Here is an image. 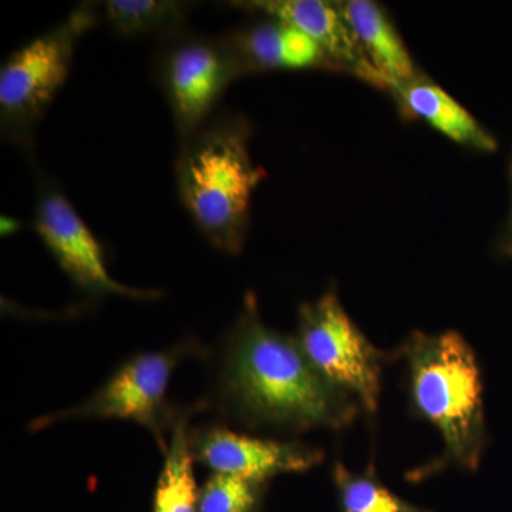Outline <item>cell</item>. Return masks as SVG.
Wrapping results in <instances>:
<instances>
[{
    "instance_id": "cell-18",
    "label": "cell",
    "mask_w": 512,
    "mask_h": 512,
    "mask_svg": "<svg viewBox=\"0 0 512 512\" xmlns=\"http://www.w3.org/2000/svg\"><path fill=\"white\" fill-rule=\"evenodd\" d=\"M504 249L507 254L512 255V212L510 227H508L507 237H505Z\"/></svg>"
},
{
    "instance_id": "cell-13",
    "label": "cell",
    "mask_w": 512,
    "mask_h": 512,
    "mask_svg": "<svg viewBox=\"0 0 512 512\" xmlns=\"http://www.w3.org/2000/svg\"><path fill=\"white\" fill-rule=\"evenodd\" d=\"M190 9L175 0H110L101 6V18L120 36L170 37L183 32Z\"/></svg>"
},
{
    "instance_id": "cell-12",
    "label": "cell",
    "mask_w": 512,
    "mask_h": 512,
    "mask_svg": "<svg viewBox=\"0 0 512 512\" xmlns=\"http://www.w3.org/2000/svg\"><path fill=\"white\" fill-rule=\"evenodd\" d=\"M338 6L367 59L382 77L386 90L419 76L403 37L379 3L348 0L339 2Z\"/></svg>"
},
{
    "instance_id": "cell-5",
    "label": "cell",
    "mask_w": 512,
    "mask_h": 512,
    "mask_svg": "<svg viewBox=\"0 0 512 512\" xmlns=\"http://www.w3.org/2000/svg\"><path fill=\"white\" fill-rule=\"evenodd\" d=\"M165 40L157 76L183 140L211 119L229 84L245 74L227 37L180 32Z\"/></svg>"
},
{
    "instance_id": "cell-17",
    "label": "cell",
    "mask_w": 512,
    "mask_h": 512,
    "mask_svg": "<svg viewBox=\"0 0 512 512\" xmlns=\"http://www.w3.org/2000/svg\"><path fill=\"white\" fill-rule=\"evenodd\" d=\"M0 225H2V235L15 234V232H18L20 228V222L18 220H13V218L5 217V215H3L2 224Z\"/></svg>"
},
{
    "instance_id": "cell-2",
    "label": "cell",
    "mask_w": 512,
    "mask_h": 512,
    "mask_svg": "<svg viewBox=\"0 0 512 512\" xmlns=\"http://www.w3.org/2000/svg\"><path fill=\"white\" fill-rule=\"evenodd\" d=\"M252 127L242 114L211 117L181 140L177 183L181 201L212 247L244 248L252 195L266 174L249 151Z\"/></svg>"
},
{
    "instance_id": "cell-11",
    "label": "cell",
    "mask_w": 512,
    "mask_h": 512,
    "mask_svg": "<svg viewBox=\"0 0 512 512\" xmlns=\"http://www.w3.org/2000/svg\"><path fill=\"white\" fill-rule=\"evenodd\" d=\"M409 119L424 121L437 133L460 146L478 151H494L497 141L473 114L461 106L439 84L417 76L389 90Z\"/></svg>"
},
{
    "instance_id": "cell-9",
    "label": "cell",
    "mask_w": 512,
    "mask_h": 512,
    "mask_svg": "<svg viewBox=\"0 0 512 512\" xmlns=\"http://www.w3.org/2000/svg\"><path fill=\"white\" fill-rule=\"evenodd\" d=\"M174 359L165 353L137 356L111 377L92 399L63 413L67 417H116L158 426Z\"/></svg>"
},
{
    "instance_id": "cell-8",
    "label": "cell",
    "mask_w": 512,
    "mask_h": 512,
    "mask_svg": "<svg viewBox=\"0 0 512 512\" xmlns=\"http://www.w3.org/2000/svg\"><path fill=\"white\" fill-rule=\"evenodd\" d=\"M232 8L258 13L291 25L311 37L335 64L338 72L386 90L380 74L367 59L355 33L343 18L338 2L323 0H249L232 2Z\"/></svg>"
},
{
    "instance_id": "cell-6",
    "label": "cell",
    "mask_w": 512,
    "mask_h": 512,
    "mask_svg": "<svg viewBox=\"0 0 512 512\" xmlns=\"http://www.w3.org/2000/svg\"><path fill=\"white\" fill-rule=\"evenodd\" d=\"M298 345L323 379L353 394L367 412H375L380 396L379 352L335 293H325L302 306Z\"/></svg>"
},
{
    "instance_id": "cell-3",
    "label": "cell",
    "mask_w": 512,
    "mask_h": 512,
    "mask_svg": "<svg viewBox=\"0 0 512 512\" xmlns=\"http://www.w3.org/2000/svg\"><path fill=\"white\" fill-rule=\"evenodd\" d=\"M404 355L417 412L439 430L450 461L473 470L485 446L483 384L473 350L456 332L414 333Z\"/></svg>"
},
{
    "instance_id": "cell-1",
    "label": "cell",
    "mask_w": 512,
    "mask_h": 512,
    "mask_svg": "<svg viewBox=\"0 0 512 512\" xmlns=\"http://www.w3.org/2000/svg\"><path fill=\"white\" fill-rule=\"evenodd\" d=\"M225 386L238 412L259 423L340 429L356 414L355 400L316 372L298 340L262 323L252 295L232 338Z\"/></svg>"
},
{
    "instance_id": "cell-4",
    "label": "cell",
    "mask_w": 512,
    "mask_h": 512,
    "mask_svg": "<svg viewBox=\"0 0 512 512\" xmlns=\"http://www.w3.org/2000/svg\"><path fill=\"white\" fill-rule=\"evenodd\" d=\"M100 6L84 3L62 23L13 52L0 70L3 136L30 147L33 131L69 77L74 49L101 18Z\"/></svg>"
},
{
    "instance_id": "cell-16",
    "label": "cell",
    "mask_w": 512,
    "mask_h": 512,
    "mask_svg": "<svg viewBox=\"0 0 512 512\" xmlns=\"http://www.w3.org/2000/svg\"><path fill=\"white\" fill-rule=\"evenodd\" d=\"M256 483L229 474L215 473L201 491L198 512H251Z\"/></svg>"
},
{
    "instance_id": "cell-10",
    "label": "cell",
    "mask_w": 512,
    "mask_h": 512,
    "mask_svg": "<svg viewBox=\"0 0 512 512\" xmlns=\"http://www.w3.org/2000/svg\"><path fill=\"white\" fill-rule=\"evenodd\" d=\"M197 454L215 473L256 484L275 474L306 470L320 460L318 451L301 444L254 439L225 429L208 431Z\"/></svg>"
},
{
    "instance_id": "cell-15",
    "label": "cell",
    "mask_w": 512,
    "mask_h": 512,
    "mask_svg": "<svg viewBox=\"0 0 512 512\" xmlns=\"http://www.w3.org/2000/svg\"><path fill=\"white\" fill-rule=\"evenodd\" d=\"M335 476L345 512H416L375 478L355 476L340 464L336 466Z\"/></svg>"
},
{
    "instance_id": "cell-7",
    "label": "cell",
    "mask_w": 512,
    "mask_h": 512,
    "mask_svg": "<svg viewBox=\"0 0 512 512\" xmlns=\"http://www.w3.org/2000/svg\"><path fill=\"white\" fill-rule=\"evenodd\" d=\"M35 229L72 281L94 295L156 298V292L128 288L111 278L103 249L69 200L52 185H43L36 204Z\"/></svg>"
},
{
    "instance_id": "cell-14",
    "label": "cell",
    "mask_w": 512,
    "mask_h": 512,
    "mask_svg": "<svg viewBox=\"0 0 512 512\" xmlns=\"http://www.w3.org/2000/svg\"><path fill=\"white\" fill-rule=\"evenodd\" d=\"M200 504L187 423L181 420L175 424L173 439L165 456L163 473L156 491L154 512H197Z\"/></svg>"
}]
</instances>
